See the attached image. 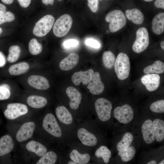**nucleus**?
<instances>
[{
	"label": "nucleus",
	"mask_w": 164,
	"mask_h": 164,
	"mask_svg": "<svg viewBox=\"0 0 164 164\" xmlns=\"http://www.w3.org/2000/svg\"><path fill=\"white\" fill-rule=\"evenodd\" d=\"M105 20L110 22L109 29L112 33L123 28L126 25L127 19L124 13L119 10H114L109 12L106 16Z\"/></svg>",
	"instance_id": "f257e3e1"
},
{
	"label": "nucleus",
	"mask_w": 164,
	"mask_h": 164,
	"mask_svg": "<svg viewBox=\"0 0 164 164\" xmlns=\"http://www.w3.org/2000/svg\"><path fill=\"white\" fill-rule=\"evenodd\" d=\"M114 66L115 72L119 80H123L128 77L130 64L129 57L127 55L123 53L118 54Z\"/></svg>",
	"instance_id": "f03ea898"
},
{
	"label": "nucleus",
	"mask_w": 164,
	"mask_h": 164,
	"mask_svg": "<svg viewBox=\"0 0 164 164\" xmlns=\"http://www.w3.org/2000/svg\"><path fill=\"white\" fill-rule=\"evenodd\" d=\"M71 16L67 14L61 16L55 22L53 27V32L57 37H62L66 35L72 25Z\"/></svg>",
	"instance_id": "7ed1b4c3"
},
{
	"label": "nucleus",
	"mask_w": 164,
	"mask_h": 164,
	"mask_svg": "<svg viewBox=\"0 0 164 164\" xmlns=\"http://www.w3.org/2000/svg\"><path fill=\"white\" fill-rule=\"evenodd\" d=\"M55 19L53 16L48 15L44 16L35 24L33 30V33L38 37L46 35L51 30Z\"/></svg>",
	"instance_id": "20e7f679"
},
{
	"label": "nucleus",
	"mask_w": 164,
	"mask_h": 164,
	"mask_svg": "<svg viewBox=\"0 0 164 164\" xmlns=\"http://www.w3.org/2000/svg\"><path fill=\"white\" fill-rule=\"evenodd\" d=\"M149 43V33L147 29L141 27L136 32V39L132 45V49L135 53H140L145 51Z\"/></svg>",
	"instance_id": "39448f33"
},
{
	"label": "nucleus",
	"mask_w": 164,
	"mask_h": 164,
	"mask_svg": "<svg viewBox=\"0 0 164 164\" xmlns=\"http://www.w3.org/2000/svg\"><path fill=\"white\" fill-rule=\"evenodd\" d=\"M95 110L99 119L103 121L109 120L111 118L112 105L106 99L100 98L95 103Z\"/></svg>",
	"instance_id": "423d86ee"
},
{
	"label": "nucleus",
	"mask_w": 164,
	"mask_h": 164,
	"mask_svg": "<svg viewBox=\"0 0 164 164\" xmlns=\"http://www.w3.org/2000/svg\"><path fill=\"white\" fill-rule=\"evenodd\" d=\"M43 127L44 129L52 135L60 137L62 133L54 116L49 113L44 117L43 121Z\"/></svg>",
	"instance_id": "0eeeda50"
},
{
	"label": "nucleus",
	"mask_w": 164,
	"mask_h": 164,
	"mask_svg": "<svg viewBox=\"0 0 164 164\" xmlns=\"http://www.w3.org/2000/svg\"><path fill=\"white\" fill-rule=\"evenodd\" d=\"M27 106L20 103H15L8 104L4 112L5 117L9 120H13L26 114L28 112Z\"/></svg>",
	"instance_id": "6e6552de"
},
{
	"label": "nucleus",
	"mask_w": 164,
	"mask_h": 164,
	"mask_svg": "<svg viewBox=\"0 0 164 164\" xmlns=\"http://www.w3.org/2000/svg\"><path fill=\"white\" fill-rule=\"evenodd\" d=\"M114 115L120 123L127 124L132 120L133 111L132 107L128 104L116 108L114 110Z\"/></svg>",
	"instance_id": "1a4fd4ad"
},
{
	"label": "nucleus",
	"mask_w": 164,
	"mask_h": 164,
	"mask_svg": "<svg viewBox=\"0 0 164 164\" xmlns=\"http://www.w3.org/2000/svg\"><path fill=\"white\" fill-rule=\"evenodd\" d=\"M35 127L33 122H29L23 124L17 132L16 138L19 142H22L30 138L32 136Z\"/></svg>",
	"instance_id": "9d476101"
},
{
	"label": "nucleus",
	"mask_w": 164,
	"mask_h": 164,
	"mask_svg": "<svg viewBox=\"0 0 164 164\" xmlns=\"http://www.w3.org/2000/svg\"><path fill=\"white\" fill-rule=\"evenodd\" d=\"M160 77L155 73L145 74L141 78L142 83L149 91H155L159 87L160 84Z\"/></svg>",
	"instance_id": "9b49d317"
},
{
	"label": "nucleus",
	"mask_w": 164,
	"mask_h": 164,
	"mask_svg": "<svg viewBox=\"0 0 164 164\" xmlns=\"http://www.w3.org/2000/svg\"><path fill=\"white\" fill-rule=\"evenodd\" d=\"M27 82L30 86L38 90H46L50 87L48 80L41 75H31L28 78Z\"/></svg>",
	"instance_id": "f8f14e48"
},
{
	"label": "nucleus",
	"mask_w": 164,
	"mask_h": 164,
	"mask_svg": "<svg viewBox=\"0 0 164 164\" xmlns=\"http://www.w3.org/2000/svg\"><path fill=\"white\" fill-rule=\"evenodd\" d=\"M92 94L97 95L101 93L104 90V86L101 81L99 72H95L87 87Z\"/></svg>",
	"instance_id": "ddd939ff"
},
{
	"label": "nucleus",
	"mask_w": 164,
	"mask_h": 164,
	"mask_svg": "<svg viewBox=\"0 0 164 164\" xmlns=\"http://www.w3.org/2000/svg\"><path fill=\"white\" fill-rule=\"evenodd\" d=\"M92 69L86 71H80L74 73L71 77V80L76 85H79L81 82L83 84L86 85L88 84L94 74Z\"/></svg>",
	"instance_id": "4468645a"
},
{
	"label": "nucleus",
	"mask_w": 164,
	"mask_h": 164,
	"mask_svg": "<svg viewBox=\"0 0 164 164\" xmlns=\"http://www.w3.org/2000/svg\"><path fill=\"white\" fill-rule=\"evenodd\" d=\"M77 135L79 139L84 145L94 146L97 143V140L95 136L85 128H80L77 131Z\"/></svg>",
	"instance_id": "2eb2a0df"
},
{
	"label": "nucleus",
	"mask_w": 164,
	"mask_h": 164,
	"mask_svg": "<svg viewBox=\"0 0 164 164\" xmlns=\"http://www.w3.org/2000/svg\"><path fill=\"white\" fill-rule=\"evenodd\" d=\"M142 131L145 142L148 144L152 143L154 141L155 136L153 122L150 119L146 120L142 127Z\"/></svg>",
	"instance_id": "dca6fc26"
},
{
	"label": "nucleus",
	"mask_w": 164,
	"mask_h": 164,
	"mask_svg": "<svg viewBox=\"0 0 164 164\" xmlns=\"http://www.w3.org/2000/svg\"><path fill=\"white\" fill-rule=\"evenodd\" d=\"M66 93L70 100L69 103L70 108L73 110L77 109L82 99L81 93L76 88L73 87H67Z\"/></svg>",
	"instance_id": "f3484780"
},
{
	"label": "nucleus",
	"mask_w": 164,
	"mask_h": 164,
	"mask_svg": "<svg viewBox=\"0 0 164 164\" xmlns=\"http://www.w3.org/2000/svg\"><path fill=\"white\" fill-rule=\"evenodd\" d=\"M79 60V56L77 53H71L60 62V68L63 71L71 70L77 65Z\"/></svg>",
	"instance_id": "a211bd4d"
},
{
	"label": "nucleus",
	"mask_w": 164,
	"mask_h": 164,
	"mask_svg": "<svg viewBox=\"0 0 164 164\" xmlns=\"http://www.w3.org/2000/svg\"><path fill=\"white\" fill-rule=\"evenodd\" d=\"M14 144L11 137L5 135L0 138V156L10 152L13 149Z\"/></svg>",
	"instance_id": "6ab92c4d"
},
{
	"label": "nucleus",
	"mask_w": 164,
	"mask_h": 164,
	"mask_svg": "<svg viewBox=\"0 0 164 164\" xmlns=\"http://www.w3.org/2000/svg\"><path fill=\"white\" fill-rule=\"evenodd\" d=\"M55 112L58 118L63 123L70 125L72 123L73 118L72 115L65 106H60L57 107Z\"/></svg>",
	"instance_id": "aec40b11"
},
{
	"label": "nucleus",
	"mask_w": 164,
	"mask_h": 164,
	"mask_svg": "<svg viewBox=\"0 0 164 164\" xmlns=\"http://www.w3.org/2000/svg\"><path fill=\"white\" fill-rule=\"evenodd\" d=\"M29 68V65L27 62H23L10 66L9 68L8 71L11 75L18 76L26 73Z\"/></svg>",
	"instance_id": "412c9836"
},
{
	"label": "nucleus",
	"mask_w": 164,
	"mask_h": 164,
	"mask_svg": "<svg viewBox=\"0 0 164 164\" xmlns=\"http://www.w3.org/2000/svg\"><path fill=\"white\" fill-rule=\"evenodd\" d=\"M152 30L156 34H162L164 31V13H160L153 18L152 22Z\"/></svg>",
	"instance_id": "4be33fe9"
},
{
	"label": "nucleus",
	"mask_w": 164,
	"mask_h": 164,
	"mask_svg": "<svg viewBox=\"0 0 164 164\" xmlns=\"http://www.w3.org/2000/svg\"><path fill=\"white\" fill-rule=\"evenodd\" d=\"M127 18L136 24H142L144 20V17L142 12L137 9H127L125 11Z\"/></svg>",
	"instance_id": "5701e85b"
},
{
	"label": "nucleus",
	"mask_w": 164,
	"mask_h": 164,
	"mask_svg": "<svg viewBox=\"0 0 164 164\" xmlns=\"http://www.w3.org/2000/svg\"><path fill=\"white\" fill-rule=\"evenodd\" d=\"M26 148L29 152L35 153L37 155L42 157L47 152L46 148L41 143L34 141H31L28 142Z\"/></svg>",
	"instance_id": "b1692460"
},
{
	"label": "nucleus",
	"mask_w": 164,
	"mask_h": 164,
	"mask_svg": "<svg viewBox=\"0 0 164 164\" xmlns=\"http://www.w3.org/2000/svg\"><path fill=\"white\" fill-rule=\"evenodd\" d=\"M27 102L30 107L36 108H42L45 107L47 103V100L45 97L36 95L29 96Z\"/></svg>",
	"instance_id": "393cba45"
},
{
	"label": "nucleus",
	"mask_w": 164,
	"mask_h": 164,
	"mask_svg": "<svg viewBox=\"0 0 164 164\" xmlns=\"http://www.w3.org/2000/svg\"><path fill=\"white\" fill-rule=\"evenodd\" d=\"M155 138L160 142L164 138V121L159 119H155L153 122Z\"/></svg>",
	"instance_id": "a878e982"
},
{
	"label": "nucleus",
	"mask_w": 164,
	"mask_h": 164,
	"mask_svg": "<svg viewBox=\"0 0 164 164\" xmlns=\"http://www.w3.org/2000/svg\"><path fill=\"white\" fill-rule=\"evenodd\" d=\"M70 157L77 164H86L89 161L90 155L88 153L80 154L77 150L73 149L70 153Z\"/></svg>",
	"instance_id": "bb28decb"
},
{
	"label": "nucleus",
	"mask_w": 164,
	"mask_h": 164,
	"mask_svg": "<svg viewBox=\"0 0 164 164\" xmlns=\"http://www.w3.org/2000/svg\"><path fill=\"white\" fill-rule=\"evenodd\" d=\"M143 71L145 74L162 73L164 71V64L160 60H157L153 64L145 67Z\"/></svg>",
	"instance_id": "cd10ccee"
},
{
	"label": "nucleus",
	"mask_w": 164,
	"mask_h": 164,
	"mask_svg": "<svg viewBox=\"0 0 164 164\" xmlns=\"http://www.w3.org/2000/svg\"><path fill=\"white\" fill-rule=\"evenodd\" d=\"M116 58L113 53L110 51L104 52L102 55V62L104 67L111 69L114 66Z\"/></svg>",
	"instance_id": "c85d7f7f"
},
{
	"label": "nucleus",
	"mask_w": 164,
	"mask_h": 164,
	"mask_svg": "<svg viewBox=\"0 0 164 164\" xmlns=\"http://www.w3.org/2000/svg\"><path fill=\"white\" fill-rule=\"evenodd\" d=\"M136 150L134 146H131L119 151L118 155L124 162H127L131 160L134 157Z\"/></svg>",
	"instance_id": "c756f323"
},
{
	"label": "nucleus",
	"mask_w": 164,
	"mask_h": 164,
	"mask_svg": "<svg viewBox=\"0 0 164 164\" xmlns=\"http://www.w3.org/2000/svg\"><path fill=\"white\" fill-rule=\"evenodd\" d=\"M95 155L97 158H102L104 162L108 163L109 162L111 153V151L106 146H101L96 150Z\"/></svg>",
	"instance_id": "7c9ffc66"
},
{
	"label": "nucleus",
	"mask_w": 164,
	"mask_h": 164,
	"mask_svg": "<svg viewBox=\"0 0 164 164\" xmlns=\"http://www.w3.org/2000/svg\"><path fill=\"white\" fill-rule=\"evenodd\" d=\"M133 137L131 133L126 132L123 135L122 139L117 144V148L119 151L128 147L133 141Z\"/></svg>",
	"instance_id": "2f4dec72"
},
{
	"label": "nucleus",
	"mask_w": 164,
	"mask_h": 164,
	"mask_svg": "<svg viewBox=\"0 0 164 164\" xmlns=\"http://www.w3.org/2000/svg\"><path fill=\"white\" fill-rule=\"evenodd\" d=\"M21 52L20 47L17 45L11 46L9 50V53L7 60L10 63H14L19 59Z\"/></svg>",
	"instance_id": "473e14b6"
},
{
	"label": "nucleus",
	"mask_w": 164,
	"mask_h": 164,
	"mask_svg": "<svg viewBox=\"0 0 164 164\" xmlns=\"http://www.w3.org/2000/svg\"><path fill=\"white\" fill-rule=\"evenodd\" d=\"M57 159L56 154L52 151L46 152L36 163V164H54L56 162Z\"/></svg>",
	"instance_id": "72a5a7b5"
},
{
	"label": "nucleus",
	"mask_w": 164,
	"mask_h": 164,
	"mask_svg": "<svg viewBox=\"0 0 164 164\" xmlns=\"http://www.w3.org/2000/svg\"><path fill=\"white\" fill-rule=\"evenodd\" d=\"M42 46L35 38L31 39L29 44V49L30 53L34 55L40 53L42 50Z\"/></svg>",
	"instance_id": "f704fd0d"
},
{
	"label": "nucleus",
	"mask_w": 164,
	"mask_h": 164,
	"mask_svg": "<svg viewBox=\"0 0 164 164\" xmlns=\"http://www.w3.org/2000/svg\"><path fill=\"white\" fill-rule=\"evenodd\" d=\"M150 109L153 112L157 113H164V100H159L153 102L151 104Z\"/></svg>",
	"instance_id": "c9c22d12"
},
{
	"label": "nucleus",
	"mask_w": 164,
	"mask_h": 164,
	"mask_svg": "<svg viewBox=\"0 0 164 164\" xmlns=\"http://www.w3.org/2000/svg\"><path fill=\"white\" fill-rule=\"evenodd\" d=\"M11 95L9 87L6 84L0 86V100L8 99Z\"/></svg>",
	"instance_id": "e433bc0d"
},
{
	"label": "nucleus",
	"mask_w": 164,
	"mask_h": 164,
	"mask_svg": "<svg viewBox=\"0 0 164 164\" xmlns=\"http://www.w3.org/2000/svg\"><path fill=\"white\" fill-rule=\"evenodd\" d=\"M15 17L11 12L7 11L0 16V25L6 22H11L14 20Z\"/></svg>",
	"instance_id": "4c0bfd02"
},
{
	"label": "nucleus",
	"mask_w": 164,
	"mask_h": 164,
	"mask_svg": "<svg viewBox=\"0 0 164 164\" xmlns=\"http://www.w3.org/2000/svg\"><path fill=\"white\" fill-rule=\"evenodd\" d=\"M87 5L92 12L95 13L97 12L98 8L99 0H87Z\"/></svg>",
	"instance_id": "58836bf2"
},
{
	"label": "nucleus",
	"mask_w": 164,
	"mask_h": 164,
	"mask_svg": "<svg viewBox=\"0 0 164 164\" xmlns=\"http://www.w3.org/2000/svg\"><path fill=\"white\" fill-rule=\"evenodd\" d=\"M78 44V42L76 39H71L67 40L63 42V45L66 48H69L77 46Z\"/></svg>",
	"instance_id": "ea45409f"
},
{
	"label": "nucleus",
	"mask_w": 164,
	"mask_h": 164,
	"mask_svg": "<svg viewBox=\"0 0 164 164\" xmlns=\"http://www.w3.org/2000/svg\"><path fill=\"white\" fill-rule=\"evenodd\" d=\"M85 43L87 45L95 48H99L101 46V44L98 41L92 38L87 39Z\"/></svg>",
	"instance_id": "a19ab883"
},
{
	"label": "nucleus",
	"mask_w": 164,
	"mask_h": 164,
	"mask_svg": "<svg viewBox=\"0 0 164 164\" xmlns=\"http://www.w3.org/2000/svg\"><path fill=\"white\" fill-rule=\"evenodd\" d=\"M6 63V59L3 53L0 51V67L4 66Z\"/></svg>",
	"instance_id": "79ce46f5"
},
{
	"label": "nucleus",
	"mask_w": 164,
	"mask_h": 164,
	"mask_svg": "<svg viewBox=\"0 0 164 164\" xmlns=\"http://www.w3.org/2000/svg\"><path fill=\"white\" fill-rule=\"evenodd\" d=\"M20 5L23 8H26L30 5L31 0H17Z\"/></svg>",
	"instance_id": "37998d69"
},
{
	"label": "nucleus",
	"mask_w": 164,
	"mask_h": 164,
	"mask_svg": "<svg viewBox=\"0 0 164 164\" xmlns=\"http://www.w3.org/2000/svg\"><path fill=\"white\" fill-rule=\"evenodd\" d=\"M154 4L157 8L164 9V0H156Z\"/></svg>",
	"instance_id": "c03bdc74"
},
{
	"label": "nucleus",
	"mask_w": 164,
	"mask_h": 164,
	"mask_svg": "<svg viewBox=\"0 0 164 164\" xmlns=\"http://www.w3.org/2000/svg\"><path fill=\"white\" fill-rule=\"evenodd\" d=\"M6 10V6L3 4L0 3V16L5 12Z\"/></svg>",
	"instance_id": "a18cd8bd"
},
{
	"label": "nucleus",
	"mask_w": 164,
	"mask_h": 164,
	"mask_svg": "<svg viewBox=\"0 0 164 164\" xmlns=\"http://www.w3.org/2000/svg\"><path fill=\"white\" fill-rule=\"evenodd\" d=\"M54 1V0H42V3L46 5L50 4L52 5H53Z\"/></svg>",
	"instance_id": "49530a36"
},
{
	"label": "nucleus",
	"mask_w": 164,
	"mask_h": 164,
	"mask_svg": "<svg viewBox=\"0 0 164 164\" xmlns=\"http://www.w3.org/2000/svg\"><path fill=\"white\" fill-rule=\"evenodd\" d=\"M2 2L7 4H12L14 0H1Z\"/></svg>",
	"instance_id": "de8ad7c7"
},
{
	"label": "nucleus",
	"mask_w": 164,
	"mask_h": 164,
	"mask_svg": "<svg viewBox=\"0 0 164 164\" xmlns=\"http://www.w3.org/2000/svg\"><path fill=\"white\" fill-rule=\"evenodd\" d=\"M160 46L164 50V41H162L160 43Z\"/></svg>",
	"instance_id": "09e8293b"
},
{
	"label": "nucleus",
	"mask_w": 164,
	"mask_h": 164,
	"mask_svg": "<svg viewBox=\"0 0 164 164\" xmlns=\"http://www.w3.org/2000/svg\"><path fill=\"white\" fill-rule=\"evenodd\" d=\"M148 164H156V162L155 160H152L149 162H148Z\"/></svg>",
	"instance_id": "8fccbe9b"
},
{
	"label": "nucleus",
	"mask_w": 164,
	"mask_h": 164,
	"mask_svg": "<svg viewBox=\"0 0 164 164\" xmlns=\"http://www.w3.org/2000/svg\"><path fill=\"white\" fill-rule=\"evenodd\" d=\"M68 164H77V163L74 162V161L72 160V161H69L68 162Z\"/></svg>",
	"instance_id": "3c124183"
},
{
	"label": "nucleus",
	"mask_w": 164,
	"mask_h": 164,
	"mask_svg": "<svg viewBox=\"0 0 164 164\" xmlns=\"http://www.w3.org/2000/svg\"><path fill=\"white\" fill-rule=\"evenodd\" d=\"M164 164V160H162L159 163V164Z\"/></svg>",
	"instance_id": "603ef678"
},
{
	"label": "nucleus",
	"mask_w": 164,
	"mask_h": 164,
	"mask_svg": "<svg viewBox=\"0 0 164 164\" xmlns=\"http://www.w3.org/2000/svg\"><path fill=\"white\" fill-rule=\"evenodd\" d=\"M143 0L147 2H149L152 1H153V0Z\"/></svg>",
	"instance_id": "864d4df0"
},
{
	"label": "nucleus",
	"mask_w": 164,
	"mask_h": 164,
	"mask_svg": "<svg viewBox=\"0 0 164 164\" xmlns=\"http://www.w3.org/2000/svg\"><path fill=\"white\" fill-rule=\"evenodd\" d=\"M2 32V29L0 27V35Z\"/></svg>",
	"instance_id": "5fc2aeb1"
},
{
	"label": "nucleus",
	"mask_w": 164,
	"mask_h": 164,
	"mask_svg": "<svg viewBox=\"0 0 164 164\" xmlns=\"http://www.w3.org/2000/svg\"><path fill=\"white\" fill-rule=\"evenodd\" d=\"M99 0V1H101L102 0Z\"/></svg>",
	"instance_id": "6e6d98bb"
},
{
	"label": "nucleus",
	"mask_w": 164,
	"mask_h": 164,
	"mask_svg": "<svg viewBox=\"0 0 164 164\" xmlns=\"http://www.w3.org/2000/svg\"><path fill=\"white\" fill-rule=\"evenodd\" d=\"M59 0V1H61V0Z\"/></svg>",
	"instance_id": "4d7b16f0"
}]
</instances>
